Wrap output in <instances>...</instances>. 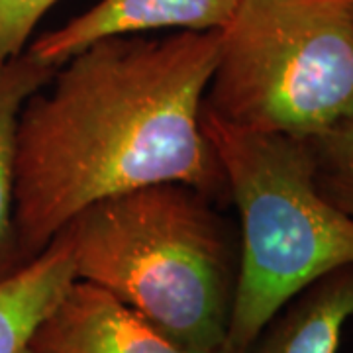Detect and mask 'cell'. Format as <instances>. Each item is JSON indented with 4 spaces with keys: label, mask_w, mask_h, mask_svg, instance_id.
Returning a JSON list of instances; mask_svg holds the SVG:
<instances>
[{
    "label": "cell",
    "mask_w": 353,
    "mask_h": 353,
    "mask_svg": "<svg viewBox=\"0 0 353 353\" xmlns=\"http://www.w3.org/2000/svg\"><path fill=\"white\" fill-rule=\"evenodd\" d=\"M320 189L324 190V194L336 206H340L341 210H345L347 214L353 216V185L352 183H343L338 179H330L320 173Z\"/></svg>",
    "instance_id": "cell-12"
},
{
    "label": "cell",
    "mask_w": 353,
    "mask_h": 353,
    "mask_svg": "<svg viewBox=\"0 0 353 353\" xmlns=\"http://www.w3.org/2000/svg\"><path fill=\"white\" fill-rule=\"evenodd\" d=\"M77 281L73 248L63 230L43 252L0 279V353H26L43 320Z\"/></svg>",
    "instance_id": "cell-8"
},
{
    "label": "cell",
    "mask_w": 353,
    "mask_h": 353,
    "mask_svg": "<svg viewBox=\"0 0 353 353\" xmlns=\"http://www.w3.org/2000/svg\"><path fill=\"white\" fill-rule=\"evenodd\" d=\"M202 126L240 214V271L226 352L243 353L299 292L353 265V216L320 189L308 139L232 126L206 108Z\"/></svg>",
    "instance_id": "cell-3"
},
{
    "label": "cell",
    "mask_w": 353,
    "mask_h": 353,
    "mask_svg": "<svg viewBox=\"0 0 353 353\" xmlns=\"http://www.w3.org/2000/svg\"><path fill=\"white\" fill-rule=\"evenodd\" d=\"M212 201L183 183H157L92 202L63 228L77 279L187 350H226L240 241Z\"/></svg>",
    "instance_id": "cell-2"
},
{
    "label": "cell",
    "mask_w": 353,
    "mask_h": 353,
    "mask_svg": "<svg viewBox=\"0 0 353 353\" xmlns=\"http://www.w3.org/2000/svg\"><path fill=\"white\" fill-rule=\"evenodd\" d=\"M240 0H99L71 22L34 39L28 50L59 67L90 43L114 36H139L153 30H224Z\"/></svg>",
    "instance_id": "cell-6"
},
{
    "label": "cell",
    "mask_w": 353,
    "mask_h": 353,
    "mask_svg": "<svg viewBox=\"0 0 353 353\" xmlns=\"http://www.w3.org/2000/svg\"><path fill=\"white\" fill-rule=\"evenodd\" d=\"M59 0H0V63L28 48L39 20Z\"/></svg>",
    "instance_id": "cell-10"
},
{
    "label": "cell",
    "mask_w": 353,
    "mask_h": 353,
    "mask_svg": "<svg viewBox=\"0 0 353 353\" xmlns=\"http://www.w3.org/2000/svg\"><path fill=\"white\" fill-rule=\"evenodd\" d=\"M36 353H228L179 345L132 306L99 285L77 279L39 326Z\"/></svg>",
    "instance_id": "cell-5"
},
{
    "label": "cell",
    "mask_w": 353,
    "mask_h": 353,
    "mask_svg": "<svg viewBox=\"0 0 353 353\" xmlns=\"http://www.w3.org/2000/svg\"><path fill=\"white\" fill-rule=\"evenodd\" d=\"M220 30L90 43L24 104L16 128L14 222L26 261L81 210L126 190L183 183L228 194L202 126Z\"/></svg>",
    "instance_id": "cell-1"
},
{
    "label": "cell",
    "mask_w": 353,
    "mask_h": 353,
    "mask_svg": "<svg viewBox=\"0 0 353 353\" xmlns=\"http://www.w3.org/2000/svg\"><path fill=\"white\" fill-rule=\"evenodd\" d=\"M350 318L353 265H345L285 304L243 353H338Z\"/></svg>",
    "instance_id": "cell-7"
},
{
    "label": "cell",
    "mask_w": 353,
    "mask_h": 353,
    "mask_svg": "<svg viewBox=\"0 0 353 353\" xmlns=\"http://www.w3.org/2000/svg\"><path fill=\"white\" fill-rule=\"evenodd\" d=\"M55 71V65L38 59L28 48L0 63V279L28 263L14 222L18 118L28 99L46 87Z\"/></svg>",
    "instance_id": "cell-9"
},
{
    "label": "cell",
    "mask_w": 353,
    "mask_h": 353,
    "mask_svg": "<svg viewBox=\"0 0 353 353\" xmlns=\"http://www.w3.org/2000/svg\"><path fill=\"white\" fill-rule=\"evenodd\" d=\"M320 173L353 185V118L308 139Z\"/></svg>",
    "instance_id": "cell-11"
},
{
    "label": "cell",
    "mask_w": 353,
    "mask_h": 353,
    "mask_svg": "<svg viewBox=\"0 0 353 353\" xmlns=\"http://www.w3.org/2000/svg\"><path fill=\"white\" fill-rule=\"evenodd\" d=\"M204 108L299 139L353 118L350 0H240L220 30Z\"/></svg>",
    "instance_id": "cell-4"
},
{
    "label": "cell",
    "mask_w": 353,
    "mask_h": 353,
    "mask_svg": "<svg viewBox=\"0 0 353 353\" xmlns=\"http://www.w3.org/2000/svg\"><path fill=\"white\" fill-rule=\"evenodd\" d=\"M26 353H36V352H32V350H28V352H26Z\"/></svg>",
    "instance_id": "cell-14"
},
{
    "label": "cell",
    "mask_w": 353,
    "mask_h": 353,
    "mask_svg": "<svg viewBox=\"0 0 353 353\" xmlns=\"http://www.w3.org/2000/svg\"><path fill=\"white\" fill-rule=\"evenodd\" d=\"M350 6H352V16H353V0H350Z\"/></svg>",
    "instance_id": "cell-13"
}]
</instances>
